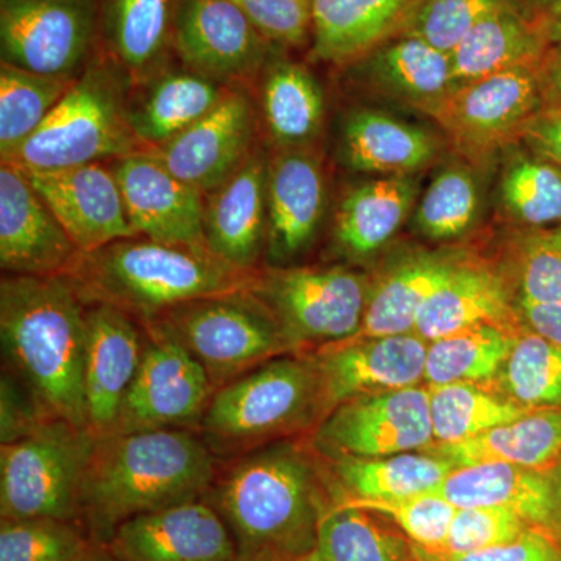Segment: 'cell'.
<instances>
[{
    "label": "cell",
    "instance_id": "6da1fadb",
    "mask_svg": "<svg viewBox=\"0 0 561 561\" xmlns=\"http://www.w3.org/2000/svg\"><path fill=\"white\" fill-rule=\"evenodd\" d=\"M221 461L203 500L230 529L239 561L305 560L335 505L311 443L280 440Z\"/></svg>",
    "mask_w": 561,
    "mask_h": 561
},
{
    "label": "cell",
    "instance_id": "7a4b0ae2",
    "mask_svg": "<svg viewBox=\"0 0 561 561\" xmlns=\"http://www.w3.org/2000/svg\"><path fill=\"white\" fill-rule=\"evenodd\" d=\"M87 308L66 275L2 276L3 375L44 419L90 430L83 386Z\"/></svg>",
    "mask_w": 561,
    "mask_h": 561
},
{
    "label": "cell",
    "instance_id": "3957f363",
    "mask_svg": "<svg viewBox=\"0 0 561 561\" xmlns=\"http://www.w3.org/2000/svg\"><path fill=\"white\" fill-rule=\"evenodd\" d=\"M219 459L197 431L162 430L95 438L80 494V526L105 546L146 513L203 500Z\"/></svg>",
    "mask_w": 561,
    "mask_h": 561
},
{
    "label": "cell",
    "instance_id": "277c9868",
    "mask_svg": "<svg viewBox=\"0 0 561 561\" xmlns=\"http://www.w3.org/2000/svg\"><path fill=\"white\" fill-rule=\"evenodd\" d=\"M256 272L231 267L202 247L135 236L80 253L66 276L87 305L113 306L146 324L186 302L250 289Z\"/></svg>",
    "mask_w": 561,
    "mask_h": 561
},
{
    "label": "cell",
    "instance_id": "5b68a950",
    "mask_svg": "<svg viewBox=\"0 0 561 561\" xmlns=\"http://www.w3.org/2000/svg\"><path fill=\"white\" fill-rule=\"evenodd\" d=\"M327 415L316 364L308 354H294L217 389L198 434L217 459L227 460L290 435L312 434Z\"/></svg>",
    "mask_w": 561,
    "mask_h": 561
},
{
    "label": "cell",
    "instance_id": "8992f818",
    "mask_svg": "<svg viewBox=\"0 0 561 561\" xmlns=\"http://www.w3.org/2000/svg\"><path fill=\"white\" fill-rule=\"evenodd\" d=\"M130 79L113 58L88 62L38 130L3 164L25 172L58 171L138 151L127 102Z\"/></svg>",
    "mask_w": 561,
    "mask_h": 561
},
{
    "label": "cell",
    "instance_id": "52a82bcc",
    "mask_svg": "<svg viewBox=\"0 0 561 561\" xmlns=\"http://www.w3.org/2000/svg\"><path fill=\"white\" fill-rule=\"evenodd\" d=\"M144 327L175 339L205 368L216 390L291 353L278 321L250 289L186 302Z\"/></svg>",
    "mask_w": 561,
    "mask_h": 561
},
{
    "label": "cell",
    "instance_id": "ba28073f",
    "mask_svg": "<svg viewBox=\"0 0 561 561\" xmlns=\"http://www.w3.org/2000/svg\"><path fill=\"white\" fill-rule=\"evenodd\" d=\"M95 435L68 421L44 420L0 446V519L80 524V494Z\"/></svg>",
    "mask_w": 561,
    "mask_h": 561
},
{
    "label": "cell",
    "instance_id": "9c48e42d",
    "mask_svg": "<svg viewBox=\"0 0 561 561\" xmlns=\"http://www.w3.org/2000/svg\"><path fill=\"white\" fill-rule=\"evenodd\" d=\"M370 287L367 276L334 265L267 268L250 290L278 321L291 353L311 354L359 332Z\"/></svg>",
    "mask_w": 561,
    "mask_h": 561
},
{
    "label": "cell",
    "instance_id": "30bf717a",
    "mask_svg": "<svg viewBox=\"0 0 561 561\" xmlns=\"http://www.w3.org/2000/svg\"><path fill=\"white\" fill-rule=\"evenodd\" d=\"M427 387L386 391L346 400L309 435L321 459H375L423 453L435 443Z\"/></svg>",
    "mask_w": 561,
    "mask_h": 561
},
{
    "label": "cell",
    "instance_id": "8fae6325",
    "mask_svg": "<svg viewBox=\"0 0 561 561\" xmlns=\"http://www.w3.org/2000/svg\"><path fill=\"white\" fill-rule=\"evenodd\" d=\"M101 27V0H0L2 62L76 80Z\"/></svg>",
    "mask_w": 561,
    "mask_h": 561
},
{
    "label": "cell",
    "instance_id": "7c38bea8",
    "mask_svg": "<svg viewBox=\"0 0 561 561\" xmlns=\"http://www.w3.org/2000/svg\"><path fill=\"white\" fill-rule=\"evenodd\" d=\"M146 346L113 434L201 427L216 393L208 373L175 339L144 327Z\"/></svg>",
    "mask_w": 561,
    "mask_h": 561
},
{
    "label": "cell",
    "instance_id": "4fadbf2b",
    "mask_svg": "<svg viewBox=\"0 0 561 561\" xmlns=\"http://www.w3.org/2000/svg\"><path fill=\"white\" fill-rule=\"evenodd\" d=\"M540 102V81L531 66H523L453 88L420 111L461 149L482 153L523 135Z\"/></svg>",
    "mask_w": 561,
    "mask_h": 561
},
{
    "label": "cell",
    "instance_id": "5bb4252c",
    "mask_svg": "<svg viewBox=\"0 0 561 561\" xmlns=\"http://www.w3.org/2000/svg\"><path fill=\"white\" fill-rule=\"evenodd\" d=\"M271 44L230 0H179L172 47L192 72L219 83L249 79Z\"/></svg>",
    "mask_w": 561,
    "mask_h": 561
},
{
    "label": "cell",
    "instance_id": "9a60e30c",
    "mask_svg": "<svg viewBox=\"0 0 561 561\" xmlns=\"http://www.w3.org/2000/svg\"><path fill=\"white\" fill-rule=\"evenodd\" d=\"M114 161L111 169L136 236L206 249V195L201 190L173 175L150 150L133 151Z\"/></svg>",
    "mask_w": 561,
    "mask_h": 561
},
{
    "label": "cell",
    "instance_id": "2e32d148",
    "mask_svg": "<svg viewBox=\"0 0 561 561\" xmlns=\"http://www.w3.org/2000/svg\"><path fill=\"white\" fill-rule=\"evenodd\" d=\"M427 343L409 332L350 339L308 354L319 370L327 412L353 398L420 386Z\"/></svg>",
    "mask_w": 561,
    "mask_h": 561
},
{
    "label": "cell",
    "instance_id": "e0dca14e",
    "mask_svg": "<svg viewBox=\"0 0 561 561\" xmlns=\"http://www.w3.org/2000/svg\"><path fill=\"white\" fill-rule=\"evenodd\" d=\"M105 546L117 561H239L230 529L205 500L128 519Z\"/></svg>",
    "mask_w": 561,
    "mask_h": 561
},
{
    "label": "cell",
    "instance_id": "ac0fdd59",
    "mask_svg": "<svg viewBox=\"0 0 561 561\" xmlns=\"http://www.w3.org/2000/svg\"><path fill=\"white\" fill-rule=\"evenodd\" d=\"M81 251L21 169L0 168V267L5 275H66Z\"/></svg>",
    "mask_w": 561,
    "mask_h": 561
},
{
    "label": "cell",
    "instance_id": "d6986e66",
    "mask_svg": "<svg viewBox=\"0 0 561 561\" xmlns=\"http://www.w3.org/2000/svg\"><path fill=\"white\" fill-rule=\"evenodd\" d=\"M146 346L138 320L108 305H88L84 345V405L95 437L116 430L125 397L135 381Z\"/></svg>",
    "mask_w": 561,
    "mask_h": 561
},
{
    "label": "cell",
    "instance_id": "ffe728a7",
    "mask_svg": "<svg viewBox=\"0 0 561 561\" xmlns=\"http://www.w3.org/2000/svg\"><path fill=\"white\" fill-rule=\"evenodd\" d=\"M22 172L81 253L135 238L116 175L102 162L58 171Z\"/></svg>",
    "mask_w": 561,
    "mask_h": 561
},
{
    "label": "cell",
    "instance_id": "44dd1931",
    "mask_svg": "<svg viewBox=\"0 0 561 561\" xmlns=\"http://www.w3.org/2000/svg\"><path fill=\"white\" fill-rule=\"evenodd\" d=\"M253 139L250 99L230 90L203 119L153 153L173 175L208 195L245 164Z\"/></svg>",
    "mask_w": 561,
    "mask_h": 561
},
{
    "label": "cell",
    "instance_id": "7402d4cb",
    "mask_svg": "<svg viewBox=\"0 0 561 561\" xmlns=\"http://www.w3.org/2000/svg\"><path fill=\"white\" fill-rule=\"evenodd\" d=\"M435 493L465 507H501L561 541V491L552 471L511 463L456 468Z\"/></svg>",
    "mask_w": 561,
    "mask_h": 561
},
{
    "label": "cell",
    "instance_id": "603a6c76",
    "mask_svg": "<svg viewBox=\"0 0 561 561\" xmlns=\"http://www.w3.org/2000/svg\"><path fill=\"white\" fill-rule=\"evenodd\" d=\"M267 171L260 153L251 154L205 203L206 249L243 272H256L267 243Z\"/></svg>",
    "mask_w": 561,
    "mask_h": 561
},
{
    "label": "cell",
    "instance_id": "cb8c5ba5",
    "mask_svg": "<svg viewBox=\"0 0 561 561\" xmlns=\"http://www.w3.org/2000/svg\"><path fill=\"white\" fill-rule=\"evenodd\" d=\"M327 190L319 161L306 151L279 154L267 171V251L272 260L300 254L319 230Z\"/></svg>",
    "mask_w": 561,
    "mask_h": 561
},
{
    "label": "cell",
    "instance_id": "d4e9b609",
    "mask_svg": "<svg viewBox=\"0 0 561 561\" xmlns=\"http://www.w3.org/2000/svg\"><path fill=\"white\" fill-rule=\"evenodd\" d=\"M420 0H311L312 57L357 61L400 35Z\"/></svg>",
    "mask_w": 561,
    "mask_h": 561
},
{
    "label": "cell",
    "instance_id": "484cf974",
    "mask_svg": "<svg viewBox=\"0 0 561 561\" xmlns=\"http://www.w3.org/2000/svg\"><path fill=\"white\" fill-rule=\"evenodd\" d=\"M515 312L501 275L482 264L459 262L421 309L415 332L424 341L434 342L478 324L518 330Z\"/></svg>",
    "mask_w": 561,
    "mask_h": 561
},
{
    "label": "cell",
    "instance_id": "4316f807",
    "mask_svg": "<svg viewBox=\"0 0 561 561\" xmlns=\"http://www.w3.org/2000/svg\"><path fill=\"white\" fill-rule=\"evenodd\" d=\"M323 461L335 505L397 501L431 493L456 470L448 460L420 451Z\"/></svg>",
    "mask_w": 561,
    "mask_h": 561
},
{
    "label": "cell",
    "instance_id": "83f0119b",
    "mask_svg": "<svg viewBox=\"0 0 561 561\" xmlns=\"http://www.w3.org/2000/svg\"><path fill=\"white\" fill-rule=\"evenodd\" d=\"M456 468L511 463L553 471L561 459V409H534L522 419L449 445L434 443L426 451Z\"/></svg>",
    "mask_w": 561,
    "mask_h": 561
},
{
    "label": "cell",
    "instance_id": "f1b7e54d",
    "mask_svg": "<svg viewBox=\"0 0 561 561\" xmlns=\"http://www.w3.org/2000/svg\"><path fill=\"white\" fill-rule=\"evenodd\" d=\"M459 262L435 253H416L371 283L359 332L353 339L415 332L421 309Z\"/></svg>",
    "mask_w": 561,
    "mask_h": 561
},
{
    "label": "cell",
    "instance_id": "f546056e",
    "mask_svg": "<svg viewBox=\"0 0 561 561\" xmlns=\"http://www.w3.org/2000/svg\"><path fill=\"white\" fill-rule=\"evenodd\" d=\"M342 151L354 171L402 176L430 164L438 142L430 131L389 114L354 110L343 124Z\"/></svg>",
    "mask_w": 561,
    "mask_h": 561
},
{
    "label": "cell",
    "instance_id": "4dcf8cb0",
    "mask_svg": "<svg viewBox=\"0 0 561 561\" xmlns=\"http://www.w3.org/2000/svg\"><path fill=\"white\" fill-rule=\"evenodd\" d=\"M548 43L529 3L491 14L449 54L454 88L502 70L534 66Z\"/></svg>",
    "mask_w": 561,
    "mask_h": 561
},
{
    "label": "cell",
    "instance_id": "1f68e13d",
    "mask_svg": "<svg viewBox=\"0 0 561 561\" xmlns=\"http://www.w3.org/2000/svg\"><path fill=\"white\" fill-rule=\"evenodd\" d=\"M227 88L192 70L162 73L130 105V124L140 147L161 149L216 108Z\"/></svg>",
    "mask_w": 561,
    "mask_h": 561
},
{
    "label": "cell",
    "instance_id": "d6a6232c",
    "mask_svg": "<svg viewBox=\"0 0 561 561\" xmlns=\"http://www.w3.org/2000/svg\"><path fill=\"white\" fill-rule=\"evenodd\" d=\"M360 60L376 90L419 110L454 88L451 55L416 36H393Z\"/></svg>",
    "mask_w": 561,
    "mask_h": 561
},
{
    "label": "cell",
    "instance_id": "836d02e7",
    "mask_svg": "<svg viewBox=\"0 0 561 561\" xmlns=\"http://www.w3.org/2000/svg\"><path fill=\"white\" fill-rule=\"evenodd\" d=\"M179 0H101V33L110 58L130 77L151 72L172 47Z\"/></svg>",
    "mask_w": 561,
    "mask_h": 561
},
{
    "label": "cell",
    "instance_id": "e575fe53",
    "mask_svg": "<svg viewBox=\"0 0 561 561\" xmlns=\"http://www.w3.org/2000/svg\"><path fill=\"white\" fill-rule=\"evenodd\" d=\"M411 176L367 181L343 198L335 217V241L346 254L367 257L397 234L415 202Z\"/></svg>",
    "mask_w": 561,
    "mask_h": 561
},
{
    "label": "cell",
    "instance_id": "d590c367",
    "mask_svg": "<svg viewBox=\"0 0 561 561\" xmlns=\"http://www.w3.org/2000/svg\"><path fill=\"white\" fill-rule=\"evenodd\" d=\"M301 561H419L408 537L378 513L334 505Z\"/></svg>",
    "mask_w": 561,
    "mask_h": 561
},
{
    "label": "cell",
    "instance_id": "8d00e7d4",
    "mask_svg": "<svg viewBox=\"0 0 561 561\" xmlns=\"http://www.w3.org/2000/svg\"><path fill=\"white\" fill-rule=\"evenodd\" d=\"M262 113L278 146H306L317 138L323 124L324 99L319 81L305 66L276 62L262 84Z\"/></svg>",
    "mask_w": 561,
    "mask_h": 561
},
{
    "label": "cell",
    "instance_id": "74e56055",
    "mask_svg": "<svg viewBox=\"0 0 561 561\" xmlns=\"http://www.w3.org/2000/svg\"><path fill=\"white\" fill-rule=\"evenodd\" d=\"M518 330L478 324L427 343L424 383H490L500 375Z\"/></svg>",
    "mask_w": 561,
    "mask_h": 561
},
{
    "label": "cell",
    "instance_id": "f35d334b",
    "mask_svg": "<svg viewBox=\"0 0 561 561\" xmlns=\"http://www.w3.org/2000/svg\"><path fill=\"white\" fill-rule=\"evenodd\" d=\"M435 443L449 445L468 440L522 419L530 409L479 383L456 382L427 387Z\"/></svg>",
    "mask_w": 561,
    "mask_h": 561
},
{
    "label": "cell",
    "instance_id": "ab89813d",
    "mask_svg": "<svg viewBox=\"0 0 561 561\" xmlns=\"http://www.w3.org/2000/svg\"><path fill=\"white\" fill-rule=\"evenodd\" d=\"M73 80L0 65V157L9 160L54 111Z\"/></svg>",
    "mask_w": 561,
    "mask_h": 561
},
{
    "label": "cell",
    "instance_id": "60d3db41",
    "mask_svg": "<svg viewBox=\"0 0 561 561\" xmlns=\"http://www.w3.org/2000/svg\"><path fill=\"white\" fill-rule=\"evenodd\" d=\"M502 394L530 409H561V348L519 328L497 375Z\"/></svg>",
    "mask_w": 561,
    "mask_h": 561
},
{
    "label": "cell",
    "instance_id": "b9f144b4",
    "mask_svg": "<svg viewBox=\"0 0 561 561\" xmlns=\"http://www.w3.org/2000/svg\"><path fill=\"white\" fill-rule=\"evenodd\" d=\"M98 546L80 524L0 519V561H84Z\"/></svg>",
    "mask_w": 561,
    "mask_h": 561
},
{
    "label": "cell",
    "instance_id": "7bdbcfd3",
    "mask_svg": "<svg viewBox=\"0 0 561 561\" xmlns=\"http://www.w3.org/2000/svg\"><path fill=\"white\" fill-rule=\"evenodd\" d=\"M478 181L460 165L445 169L430 184L415 213V225L432 241L460 238L479 214Z\"/></svg>",
    "mask_w": 561,
    "mask_h": 561
},
{
    "label": "cell",
    "instance_id": "ee69618b",
    "mask_svg": "<svg viewBox=\"0 0 561 561\" xmlns=\"http://www.w3.org/2000/svg\"><path fill=\"white\" fill-rule=\"evenodd\" d=\"M527 3V0H420L400 35L416 36L451 54L491 14Z\"/></svg>",
    "mask_w": 561,
    "mask_h": 561
},
{
    "label": "cell",
    "instance_id": "f6af8a7d",
    "mask_svg": "<svg viewBox=\"0 0 561 561\" xmlns=\"http://www.w3.org/2000/svg\"><path fill=\"white\" fill-rule=\"evenodd\" d=\"M502 202L516 220L530 227L561 221V171L556 165L518 158L502 176Z\"/></svg>",
    "mask_w": 561,
    "mask_h": 561
},
{
    "label": "cell",
    "instance_id": "bcb514c9",
    "mask_svg": "<svg viewBox=\"0 0 561 561\" xmlns=\"http://www.w3.org/2000/svg\"><path fill=\"white\" fill-rule=\"evenodd\" d=\"M351 507L378 513L393 523L421 551L438 553L448 538L457 507L440 494H416L397 501L364 502Z\"/></svg>",
    "mask_w": 561,
    "mask_h": 561
},
{
    "label": "cell",
    "instance_id": "7dc6e473",
    "mask_svg": "<svg viewBox=\"0 0 561 561\" xmlns=\"http://www.w3.org/2000/svg\"><path fill=\"white\" fill-rule=\"evenodd\" d=\"M531 530L518 515L501 507L457 508L442 556H465L508 545Z\"/></svg>",
    "mask_w": 561,
    "mask_h": 561
},
{
    "label": "cell",
    "instance_id": "c3c4849f",
    "mask_svg": "<svg viewBox=\"0 0 561 561\" xmlns=\"http://www.w3.org/2000/svg\"><path fill=\"white\" fill-rule=\"evenodd\" d=\"M522 297L561 302V230L530 234L519 253Z\"/></svg>",
    "mask_w": 561,
    "mask_h": 561
},
{
    "label": "cell",
    "instance_id": "681fc988",
    "mask_svg": "<svg viewBox=\"0 0 561 561\" xmlns=\"http://www.w3.org/2000/svg\"><path fill=\"white\" fill-rule=\"evenodd\" d=\"M272 44L302 46L311 35V0H230Z\"/></svg>",
    "mask_w": 561,
    "mask_h": 561
},
{
    "label": "cell",
    "instance_id": "f907efd6",
    "mask_svg": "<svg viewBox=\"0 0 561 561\" xmlns=\"http://www.w3.org/2000/svg\"><path fill=\"white\" fill-rule=\"evenodd\" d=\"M415 549L419 561H561V541L531 529L518 540L465 556H442Z\"/></svg>",
    "mask_w": 561,
    "mask_h": 561
},
{
    "label": "cell",
    "instance_id": "816d5d0a",
    "mask_svg": "<svg viewBox=\"0 0 561 561\" xmlns=\"http://www.w3.org/2000/svg\"><path fill=\"white\" fill-rule=\"evenodd\" d=\"M516 311L524 327L561 348V302L534 301L519 297Z\"/></svg>",
    "mask_w": 561,
    "mask_h": 561
},
{
    "label": "cell",
    "instance_id": "f5cc1de1",
    "mask_svg": "<svg viewBox=\"0 0 561 561\" xmlns=\"http://www.w3.org/2000/svg\"><path fill=\"white\" fill-rule=\"evenodd\" d=\"M523 136L531 149L561 168V113L531 121Z\"/></svg>",
    "mask_w": 561,
    "mask_h": 561
},
{
    "label": "cell",
    "instance_id": "db71d44e",
    "mask_svg": "<svg viewBox=\"0 0 561 561\" xmlns=\"http://www.w3.org/2000/svg\"><path fill=\"white\" fill-rule=\"evenodd\" d=\"M549 43L561 44V0H527Z\"/></svg>",
    "mask_w": 561,
    "mask_h": 561
},
{
    "label": "cell",
    "instance_id": "11a10c76",
    "mask_svg": "<svg viewBox=\"0 0 561 561\" xmlns=\"http://www.w3.org/2000/svg\"><path fill=\"white\" fill-rule=\"evenodd\" d=\"M549 79L553 87L561 92V49L553 54L551 65H549Z\"/></svg>",
    "mask_w": 561,
    "mask_h": 561
},
{
    "label": "cell",
    "instance_id": "9f6ffc18",
    "mask_svg": "<svg viewBox=\"0 0 561 561\" xmlns=\"http://www.w3.org/2000/svg\"><path fill=\"white\" fill-rule=\"evenodd\" d=\"M84 561H117L116 557L108 551L106 546L99 545L98 548L92 551L91 556Z\"/></svg>",
    "mask_w": 561,
    "mask_h": 561
},
{
    "label": "cell",
    "instance_id": "6f0895ef",
    "mask_svg": "<svg viewBox=\"0 0 561 561\" xmlns=\"http://www.w3.org/2000/svg\"><path fill=\"white\" fill-rule=\"evenodd\" d=\"M552 472H553V476H556L557 483H559L560 491H561V459H560L559 463H557V467L553 468Z\"/></svg>",
    "mask_w": 561,
    "mask_h": 561
}]
</instances>
